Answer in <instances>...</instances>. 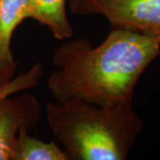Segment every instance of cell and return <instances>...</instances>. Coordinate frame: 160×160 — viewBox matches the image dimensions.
<instances>
[{"mask_svg":"<svg viewBox=\"0 0 160 160\" xmlns=\"http://www.w3.org/2000/svg\"><path fill=\"white\" fill-rule=\"evenodd\" d=\"M159 56L157 40L129 29H111L96 46L86 38H68L52 54L55 69L47 87L59 102L132 105L140 78Z\"/></svg>","mask_w":160,"mask_h":160,"instance_id":"cell-1","label":"cell"},{"mask_svg":"<svg viewBox=\"0 0 160 160\" xmlns=\"http://www.w3.org/2000/svg\"><path fill=\"white\" fill-rule=\"evenodd\" d=\"M47 124L69 160H125L143 122L132 105L81 101L46 104Z\"/></svg>","mask_w":160,"mask_h":160,"instance_id":"cell-2","label":"cell"},{"mask_svg":"<svg viewBox=\"0 0 160 160\" xmlns=\"http://www.w3.org/2000/svg\"><path fill=\"white\" fill-rule=\"evenodd\" d=\"M71 13L102 15L111 29H126L149 36L160 46V0H69Z\"/></svg>","mask_w":160,"mask_h":160,"instance_id":"cell-3","label":"cell"},{"mask_svg":"<svg viewBox=\"0 0 160 160\" xmlns=\"http://www.w3.org/2000/svg\"><path fill=\"white\" fill-rule=\"evenodd\" d=\"M41 104L31 93L0 99V160H12L21 132L36 128L41 118Z\"/></svg>","mask_w":160,"mask_h":160,"instance_id":"cell-4","label":"cell"},{"mask_svg":"<svg viewBox=\"0 0 160 160\" xmlns=\"http://www.w3.org/2000/svg\"><path fill=\"white\" fill-rule=\"evenodd\" d=\"M26 19H29L27 0H0V87L15 77L18 62L12 52V39Z\"/></svg>","mask_w":160,"mask_h":160,"instance_id":"cell-5","label":"cell"},{"mask_svg":"<svg viewBox=\"0 0 160 160\" xmlns=\"http://www.w3.org/2000/svg\"><path fill=\"white\" fill-rule=\"evenodd\" d=\"M29 19L46 26L58 40L71 38L74 29L67 14V0H27Z\"/></svg>","mask_w":160,"mask_h":160,"instance_id":"cell-6","label":"cell"},{"mask_svg":"<svg viewBox=\"0 0 160 160\" xmlns=\"http://www.w3.org/2000/svg\"><path fill=\"white\" fill-rule=\"evenodd\" d=\"M12 160H69L65 151L54 142L32 137L29 132L18 135Z\"/></svg>","mask_w":160,"mask_h":160,"instance_id":"cell-7","label":"cell"},{"mask_svg":"<svg viewBox=\"0 0 160 160\" xmlns=\"http://www.w3.org/2000/svg\"><path fill=\"white\" fill-rule=\"evenodd\" d=\"M42 74L41 63L36 62L29 70L14 77L6 86L0 87V99L34 88L38 85Z\"/></svg>","mask_w":160,"mask_h":160,"instance_id":"cell-8","label":"cell"}]
</instances>
